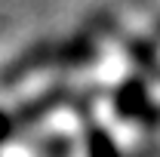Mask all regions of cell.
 Instances as JSON below:
<instances>
[{
	"instance_id": "cell-2",
	"label": "cell",
	"mask_w": 160,
	"mask_h": 157,
	"mask_svg": "<svg viewBox=\"0 0 160 157\" xmlns=\"http://www.w3.org/2000/svg\"><path fill=\"white\" fill-rule=\"evenodd\" d=\"M89 157H117L114 142L105 136L102 129H92V136H89Z\"/></svg>"
},
{
	"instance_id": "cell-1",
	"label": "cell",
	"mask_w": 160,
	"mask_h": 157,
	"mask_svg": "<svg viewBox=\"0 0 160 157\" xmlns=\"http://www.w3.org/2000/svg\"><path fill=\"white\" fill-rule=\"evenodd\" d=\"M117 108L123 117H139V120H157L160 111L148 102L145 83L142 80H126L123 89L117 93Z\"/></svg>"
},
{
	"instance_id": "cell-3",
	"label": "cell",
	"mask_w": 160,
	"mask_h": 157,
	"mask_svg": "<svg viewBox=\"0 0 160 157\" xmlns=\"http://www.w3.org/2000/svg\"><path fill=\"white\" fill-rule=\"evenodd\" d=\"M9 133H12V120H9L6 114H3V111H0V142L9 136Z\"/></svg>"
}]
</instances>
